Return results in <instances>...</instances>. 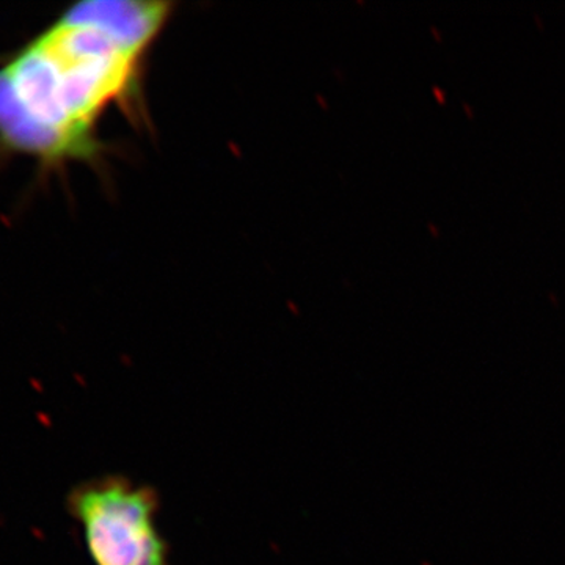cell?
<instances>
[{"label":"cell","mask_w":565,"mask_h":565,"mask_svg":"<svg viewBox=\"0 0 565 565\" xmlns=\"http://www.w3.org/2000/svg\"><path fill=\"white\" fill-rule=\"evenodd\" d=\"M170 2L71 7L0 70V143L47 166L98 154L99 121L139 93Z\"/></svg>","instance_id":"obj_1"},{"label":"cell","mask_w":565,"mask_h":565,"mask_svg":"<svg viewBox=\"0 0 565 565\" xmlns=\"http://www.w3.org/2000/svg\"><path fill=\"white\" fill-rule=\"evenodd\" d=\"M68 505L95 565H167L150 490L120 478L96 479L76 487Z\"/></svg>","instance_id":"obj_2"}]
</instances>
